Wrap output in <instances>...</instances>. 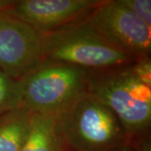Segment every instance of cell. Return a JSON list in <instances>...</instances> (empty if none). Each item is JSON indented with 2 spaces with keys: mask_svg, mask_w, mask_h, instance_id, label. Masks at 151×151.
Instances as JSON below:
<instances>
[{
  "mask_svg": "<svg viewBox=\"0 0 151 151\" xmlns=\"http://www.w3.org/2000/svg\"><path fill=\"white\" fill-rule=\"evenodd\" d=\"M87 92L109 108L131 139L150 133L151 59L103 70H88Z\"/></svg>",
  "mask_w": 151,
  "mask_h": 151,
  "instance_id": "6da1fadb",
  "label": "cell"
},
{
  "mask_svg": "<svg viewBox=\"0 0 151 151\" xmlns=\"http://www.w3.org/2000/svg\"><path fill=\"white\" fill-rule=\"evenodd\" d=\"M63 147L70 151H120L131 137L113 111L86 92L55 116Z\"/></svg>",
  "mask_w": 151,
  "mask_h": 151,
  "instance_id": "7a4b0ae2",
  "label": "cell"
},
{
  "mask_svg": "<svg viewBox=\"0 0 151 151\" xmlns=\"http://www.w3.org/2000/svg\"><path fill=\"white\" fill-rule=\"evenodd\" d=\"M88 15L44 34L43 60L61 61L90 70L108 69L139 60L108 40Z\"/></svg>",
  "mask_w": 151,
  "mask_h": 151,
  "instance_id": "3957f363",
  "label": "cell"
},
{
  "mask_svg": "<svg viewBox=\"0 0 151 151\" xmlns=\"http://www.w3.org/2000/svg\"><path fill=\"white\" fill-rule=\"evenodd\" d=\"M88 70L43 60L19 80L21 108L33 114L55 117L87 92Z\"/></svg>",
  "mask_w": 151,
  "mask_h": 151,
  "instance_id": "277c9868",
  "label": "cell"
},
{
  "mask_svg": "<svg viewBox=\"0 0 151 151\" xmlns=\"http://www.w3.org/2000/svg\"><path fill=\"white\" fill-rule=\"evenodd\" d=\"M88 19L113 45L137 59L150 56L151 26L120 2L103 0Z\"/></svg>",
  "mask_w": 151,
  "mask_h": 151,
  "instance_id": "5b68a950",
  "label": "cell"
},
{
  "mask_svg": "<svg viewBox=\"0 0 151 151\" xmlns=\"http://www.w3.org/2000/svg\"><path fill=\"white\" fill-rule=\"evenodd\" d=\"M43 35L24 22L0 12V70L19 79L43 60Z\"/></svg>",
  "mask_w": 151,
  "mask_h": 151,
  "instance_id": "8992f818",
  "label": "cell"
},
{
  "mask_svg": "<svg viewBox=\"0 0 151 151\" xmlns=\"http://www.w3.org/2000/svg\"><path fill=\"white\" fill-rule=\"evenodd\" d=\"M103 0H14L6 14L40 34L52 32L86 17Z\"/></svg>",
  "mask_w": 151,
  "mask_h": 151,
  "instance_id": "52a82bcc",
  "label": "cell"
},
{
  "mask_svg": "<svg viewBox=\"0 0 151 151\" xmlns=\"http://www.w3.org/2000/svg\"><path fill=\"white\" fill-rule=\"evenodd\" d=\"M55 117L33 114L29 132L20 151H61Z\"/></svg>",
  "mask_w": 151,
  "mask_h": 151,
  "instance_id": "ba28073f",
  "label": "cell"
},
{
  "mask_svg": "<svg viewBox=\"0 0 151 151\" xmlns=\"http://www.w3.org/2000/svg\"><path fill=\"white\" fill-rule=\"evenodd\" d=\"M33 113L18 108L0 116V151H20Z\"/></svg>",
  "mask_w": 151,
  "mask_h": 151,
  "instance_id": "9c48e42d",
  "label": "cell"
},
{
  "mask_svg": "<svg viewBox=\"0 0 151 151\" xmlns=\"http://www.w3.org/2000/svg\"><path fill=\"white\" fill-rule=\"evenodd\" d=\"M22 90L19 79H14L0 70V116L21 108Z\"/></svg>",
  "mask_w": 151,
  "mask_h": 151,
  "instance_id": "30bf717a",
  "label": "cell"
},
{
  "mask_svg": "<svg viewBox=\"0 0 151 151\" xmlns=\"http://www.w3.org/2000/svg\"><path fill=\"white\" fill-rule=\"evenodd\" d=\"M120 2L142 21L151 26L150 0H120Z\"/></svg>",
  "mask_w": 151,
  "mask_h": 151,
  "instance_id": "8fae6325",
  "label": "cell"
},
{
  "mask_svg": "<svg viewBox=\"0 0 151 151\" xmlns=\"http://www.w3.org/2000/svg\"><path fill=\"white\" fill-rule=\"evenodd\" d=\"M129 145L134 151H151L150 133L132 139Z\"/></svg>",
  "mask_w": 151,
  "mask_h": 151,
  "instance_id": "7c38bea8",
  "label": "cell"
},
{
  "mask_svg": "<svg viewBox=\"0 0 151 151\" xmlns=\"http://www.w3.org/2000/svg\"><path fill=\"white\" fill-rule=\"evenodd\" d=\"M14 3V0H0V12L7 13Z\"/></svg>",
  "mask_w": 151,
  "mask_h": 151,
  "instance_id": "4fadbf2b",
  "label": "cell"
},
{
  "mask_svg": "<svg viewBox=\"0 0 151 151\" xmlns=\"http://www.w3.org/2000/svg\"><path fill=\"white\" fill-rule=\"evenodd\" d=\"M120 151H134V150H133V148L130 146V145H129L125 146L124 148H123Z\"/></svg>",
  "mask_w": 151,
  "mask_h": 151,
  "instance_id": "5bb4252c",
  "label": "cell"
},
{
  "mask_svg": "<svg viewBox=\"0 0 151 151\" xmlns=\"http://www.w3.org/2000/svg\"><path fill=\"white\" fill-rule=\"evenodd\" d=\"M61 151H70V150H66V149H65V148H64V149H63V150H62Z\"/></svg>",
  "mask_w": 151,
  "mask_h": 151,
  "instance_id": "9a60e30c",
  "label": "cell"
}]
</instances>
